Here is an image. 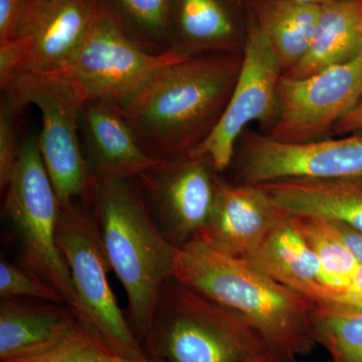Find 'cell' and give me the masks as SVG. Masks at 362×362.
I'll use <instances>...</instances> for the list:
<instances>
[{"instance_id": "7402d4cb", "label": "cell", "mask_w": 362, "mask_h": 362, "mask_svg": "<svg viewBox=\"0 0 362 362\" xmlns=\"http://www.w3.org/2000/svg\"><path fill=\"white\" fill-rule=\"evenodd\" d=\"M104 18L144 51L169 52L168 23L173 0H96Z\"/></svg>"}, {"instance_id": "e575fe53", "label": "cell", "mask_w": 362, "mask_h": 362, "mask_svg": "<svg viewBox=\"0 0 362 362\" xmlns=\"http://www.w3.org/2000/svg\"><path fill=\"white\" fill-rule=\"evenodd\" d=\"M361 28H362V20H361Z\"/></svg>"}, {"instance_id": "2e32d148", "label": "cell", "mask_w": 362, "mask_h": 362, "mask_svg": "<svg viewBox=\"0 0 362 362\" xmlns=\"http://www.w3.org/2000/svg\"><path fill=\"white\" fill-rule=\"evenodd\" d=\"M78 129L90 183L104 178L135 177L159 161L141 148L115 101H85Z\"/></svg>"}, {"instance_id": "6da1fadb", "label": "cell", "mask_w": 362, "mask_h": 362, "mask_svg": "<svg viewBox=\"0 0 362 362\" xmlns=\"http://www.w3.org/2000/svg\"><path fill=\"white\" fill-rule=\"evenodd\" d=\"M242 63L243 54H206L159 71L120 104L141 148L168 160L201 146L225 113Z\"/></svg>"}, {"instance_id": "ac0fdd59", "label": "cell", "mask_w": 362, "mask_h": 362, "mask_svg": "<svg viewBox=\"0 0 362 362\" xmlns=\"http://www.w3.org/2000/svg\"><path fill=\"white\" fill-rule=\"evenodd\" d=\"M244 259L257 270L308 298L313 303L325 288L315 252L289 214Z\"/></svg>"}, {"instance_id": "ffe728a7", "label": "cell", "mask_w": 362, "mask_h": 362, "mask_svg": "<svg viewBox=\"0 0 362 362\" xmlns=\"http://www.w3.org/2000/svg\"><path fill=\"white\" fill-rule=\"evenodd\" d=\"M362 0L321 6L313 39L303 58L283 77L304 78L346 63L362 52Z\"/></svg>"}, {"instance_id": "9c48e42d", "label": "cell", "mask_w": 362, "mask_h": 362, "mask_svg": "<svg viewBox=\"0 0 362 362\" xmlns=\"http://www.w3.org/2000/svg\"><path fill=\"white\" fill-rule=\"evenodd\" d=\"M187 59L173 52L144 51L100 13L75 54L52 73L73 82L85 101L104 99L123 104L162 69Z\"/></svg>"}, {"instance_id": "4316f807", "label": "cell", "mask_w": 362, "mask_h": 362, "mask_svg": "<svg viewBox=\"0 0 362 362\" xmlns=\"http://www.w3.org/2000/svg\"><path fill=\"white\" fill-rule=\"evenodd\" d=\"M8 298H30L66 304L54 288L45 284L18 262L14 263L2 256L0 259V299Z\"/></svg>"}, {"instance_id": "d6986e66", "label": "cell", "mask_w": 362, "mask_h": 362, "mask_svg": "<svg viewBox=\"0 0 362 362\" xmlns=\"http://www.w3.org/2000/svg\"><path fill=\"white\" fill-rule=\"evenodd\" d=\"M76 320L68 305L30 298L0 303V361L4 362L47 346Z\"/></svg>"}, {"instance_id": "603a6c76", "label": "cell", "mask_w": 362, "mask_h": 362, "mask_svg": "<svg viewBox=\"0 0 362 362\" xmlns=\"http://www.w3.org/2000/svg\"><path fill=\"white\" fill-rule=\"evenodd\" d=\"M300 232L315 252L321 280L328 291L339 292L351 284L361 263L322 218L293 216Z\"/></svg>"}, {"instance_id": "52a82bcc", "label": "cell", "mask_w": 362, "mask_h": 362, "mask_svg": "<svg viewBox=\"0 0 362 362\" xmlns=\"http://www.w3.org/2000/svg\"><path fill=\"white\" fill-rule=\"evenodd\" d=\"M1 92L13 95L25 107L39 108L40 154L59 206L83 201L89 192L90 175L78 129L85 102L80 90L59 74L44 73L18 76Z\"/></svg>"}, {"instance_id": "30bf717a", "label": "cell", "mask_w": 362, "mask_h": 362, "mask_svg": "<svg viewBox=\"0 0 362 362\" xmlns=\"http://www.w3.org/2000/svg\"><path fill=\"white\" fill-rule=\"evenodd\" d=\"M221 175L209 156L192 152L157 161L135 176L152 218L177 249L206 225Z\"/></svg>"}, {"instance_id": "4dcf8cb0", "label": "cell", "mask_w": 362, "mask_h": 362, "mask_svg": "<svg viewBox=\"0 0 362 362\" xmlns=\"http://www.w3.org/2000/svg\"><path fill=\"white\" fill-rule=\"evenodd\" d=\"M362 132V99L354 107V110L347 114L339 123L335 126L331 136H345Z\"/></svg>"}, {"instance_id": "1f68e13d", "label": "cell", "mask_w": 362, "mask_h": 362, "mask_svg": "<svg viewBox=\"0 0 362 362\" xmlns=\"http://www.w3.org/2000/svg\"><path fill=\"white\" fill-rule=\"evenodd\" d=\"M100 357H101L102 362H159L147 356L138 357V358H128V357L117 356V354L111 352L107 347H105L102 343L101 349H100Z\"/></svg>"}, {"instance_id": "44dd1931", "label": "cell", "mask_w": 362, "mask_h": 362, "mask_svg": "<svg viewBox=\"0 0 362 362\" xmlns=\"http://www.w3.org/2000/svg\"><path fill=\"white\" fill-rule=\"evenodd\" d=\"M247 13L265 35L282 66L283 75L306 54L321 6L301 0H245Z\"/></svg>"}, {"instance_id": "8fae6325", "label": "cell", "mask_w": 362, "mask_h": 362, "mask_svg": "<svg viewBox=\"0 0 362 362\" xmlns=\"http://www.w3.org/2000/svg\"><path fill=\"white\" fill-rule=\"evenodd\" d=\"M99 16L96 0H30L18 37L0 45V89L23 74L58 71Z\"/></svg>"}, {"instance_id": "8992f818", "label": "cell", "mask_w": 362, "mask_h": 362, "mask_svg": "<svg viewBox=\"0 0 362 362\" xmlns=\"http://www.w3.org/2000/svg\"><path fill=\"white\" fill-rule=\"evenodd\" d=\"M56 237L70 271L76 296L74 313L81 325L117 356H146L112 291L111 268L99 228L84 202L77 199L59 206Z\"/></svg>"}, {"instance_id": "e0dca14e", "label": "cell", "mask_w": 362, "mask_h": 362, "mask_svg": "<svg viewBox=\"0 0 362 362\" xmlns=\"http://www.w3.org/2000/svg\"><path fill=\"white\" fill-rule=\"evenodd\" d=\"M259 185L289 216L337 221L362 233V178L284 180Z\"/></svg>"}, {"instance_id": "277c9868", "label": "cell", "mask_w": 362, "mask_h": 362, "mask_svg": "<svg viewBox=\"0 0 362 362\" xmlns=\"http://www.w3.org/2000/svg\"><path fill=\"white\" fill-rule=\"evenodd\" d=\"M142 349L159 362H294L244 317L175 278L159 295Z\"/></svg>"}, {"instance_id": "f546056e", "label": "cell", "mask_w": 362, "mask_h": 362, "mask_svg": "<svg viewBox=\"0 0 362 362\" xmlns=\"http://www.w3.org/2000/svg\"><path fill=\"white\" fill-rule=\"evenodd\" d=\"M327 221L331 230L342 240L343 244L349 247L357 261L362 264V233L357 232L354 228L337 221Z\"/></svg>"}, {"instance_id": "3957f363", "label": "cell", "mask_w": 362, "mask_h": 362, "mask_svg": "<svg viewBox=\"0 0 362 362\" xmlns=\"http://www.w3.org/2000/svg\"><path fill=\"white\" fill-rule=\"evenodd\" d=\"M175 279L244 317L290 361L315 346L312 316L316 304L246 259L194 239L178 249Z\"/></svg>"}, {"instance_id": "5bb4252c", "label": "cell", "mask_w": 362, "mask_h": 362, "mask_svg": "<svg viewBox=\"0 0 362 362\" xmlns=\"http://www.w3.org/2000/svg\"><path fill=\"white\" fill-rule=\"evenodd\" d=\"M287 216L259 185L232 182L221 175L211 216L195 239L244 259Z\"/></svg>"}, {"instance_id": "ba28073f", "label": "cell", "mask_w": 362, "mask_h": 362, "mask_svg": "<svg viewBox=\"0 0 362 362\" xmlns=\"http://www.w3.org/2000/svg\"><path fill=\"white\" fill-rule=\"evenodd\" d=\"M232 166V182L243 185L362 178V134L286 143L249 127L238 140Z\"/></svg>"}, {"instance_id": "7a4b0ae2", "label": "cell", "mask_w": 362, "mask_h": 362, "mask_svg": "<svg viewBox=\"0 0 362 362\" xmlns=\"http://www.w3.org/2000/svg\"><path fill=\"white\" fill-rule=\"evenodd\" d=\"M96 221L111 271L128 300V320L142 346L159 295L175 278L178 249L152 218L135 177L90 181L82 201Z\"/></svg>"}, {"instance_id": "d4e9b609", "label": "cell", "mask_w": 362, "mask_h": 362, "mask_svg": "<svg viewBox=\"0 0 362 362\" xmlns=\"http://www.w3.org/2000/svg\"><path fill=\"white\" fill-rule=\"evenodd\" d=\"M101 342L77 318L64 334L47 346L4 362H102Z\"/></svg>"}, {"instance_id": "9a60e30c", "label": "cell", "mask_w": 362, "mask_h": 362, "mask_svg": "<svg viewBox=\"0 0 362 362\" xmlns=\"http://www.w3.org/2000/svg\"><path fill=\"white\" fill-rule=\"evenodd\" d=\"M247 25L245 0H173L169 52L185 58L243 54Z\"/></svg>"}, {"instance_id": "f1b7e54d", "label": "cell", "mask_w": 362, "mask_h": 362, "mask_svg": "<svg viewBox=\"0 0 362 362\" xmlns=\"http://www.w3.org/2000/svg\"><path fill=\"white\" fill-rule=\"evenodd\" d=\"M316 305H331L362 311V264L357 269L349 288L339 292L328 291L324 288Z\"/></svg>"}, {"instance_id": "4fadbf2b", "label": "cell", "mask_w": 362, "mask_h": 362, "mask_svg": "<svg viewBox=\"0 0 362 362\" xmlns=\"http://www.w3.org/2000/svg\"><path fill=\"white\" fill-rule=\"evenodd\" d=\"M282 77L275 52L249 14L242 68L232 97L220 123L194 153L209 156L220 173L228 169L243 132L254 122L266 132L275 120Z\"/></svg>"}, {"instance_id": "836d02e7", "label": "cell", "mask_w": 362, "mask_h": 362, "mask_svg": "<svg viewBox=\"0 0 362 362\" xmlns=\"http://www.w3.org/2000/svg\"><path fill=\"white\" fill-rule=\"evenodd\" d=\"M37 1H47V0H37Z\"/></svg>"}, {"instance_id": "7c38bea8", "label": "cell", "mask_w": 362, "mask_h": 362, "mask_svg": "<svg viewBox=\"0 0 362 362\" xmlns=\"http://www.w3.org/2000/svg\"><path fill=\"white\" fill-rule=\"evenodd\" d=\"M361 99L362 52L310 77H282L278 87L277 115L264 133L286 143L328 138Z\"/></svg>"}, {"instance_id": "d6a6232c", "label": "cell", "mask_w": 362, "mask_h": 362, "mask_svg": "<svg viewBox=\"0 0 362 362\" xmlns=\"http://www.w3.org/2000/svg\"><path fill=\"white\" fill-rule=\"evenodd\" d=\"M301 1L317 4V6H325V4H334V2L343 1V0H301Z\"/></svg>"}, {"instance_id": "83f0119b", "label": "cell", "mask_w": 362, "mask_h": 362, "mask_svg": "<svg viewBox=\"0 0 362 362\" xmlns=\"http://www.w3.org/2000/svg\"><path fill=\"white\" fill-rule=\"evenodd\" d=\"M30 0H0V45L18 37Z\"/></svg>"}, {"instance_id": "484cf974", "label": "cell", "mask_w": 362, "mask_h": 362, "mask_svg": "<svg viewBox=\"0 0 362 362\" xmlns=\"http://www.w3.org/2000/svg\"><path fill=\"white\" fill-rule=\"evenodd\" d=\"M26 107L7 92L0 101V189L6 188L20 156L21 120Z\"/></svg>"}, {"instance_id": "5b68a950", "label": "cell", "mask_w": 362, "mask_h": 362, "mask_svg": "<svg viewBox=\"0 0 362 362\" xmlns=\"http://www.w3.org/2000/svg\"><path fill=\"white\" fill-rule=\"evenodd\" d=\"M2 194L1 220L16 249V262L54 288L75 310L70 271L57 244L58 197L42 161L39 133L23 136L20 156Z\"/></svg>"}, {"instance_id": "cb8c5ba5", "label": "cell", "mask_w": 362, "mask_h": 362, "mask_svg": "<svg viewBox=\"0 0 362 362\" xmlns=\"http://www.w3.org/2000/svg\"><path fill=\"white\" fill-rule=\"evenodd\" d=\"M312 326L315 342L332 362H362V311L316 305Z\"/></svg>"}]
</instances>
